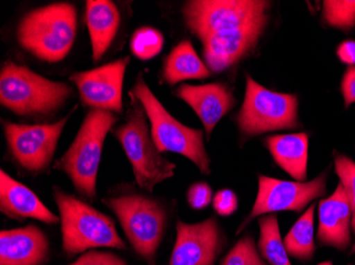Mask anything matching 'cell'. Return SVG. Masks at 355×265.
Masks as SVG:
<instances>
[{"label":"cell","instance_id":"obj_4","mask_svg":"<svg viewBox=\"0 0 355 265\" xmlns=\"http://www.w3.org/2000/svg\"><path fill=\"white\" fill-rule=\"evenodd\" d=\"M117 121V116L112 111L91 109L69 150L55 163V169L63 171L77 192L87 200L96 199L103 143Z\"/></svg>","mask_w":355,"mask_h":265},{"label":"cell","instance_id":"obj_21","mask_svg":"<svg viewBox=\"0 0 355 265\" xmlns=\"http://www.w3.org/2000/svg\"><path fill=\"white\" fill-rule=\"evenodd\" d=\"M211 71L201 61L189 41L178 44L163 66V79L169 85H175L187 80L207 79Z\"/></svg>","mask_w":355,"mask_h":265},{"label":"cell","instance_id":"obj_24","mask_svg":"<svg viewBox=\"0 0 355 265\" xmlns=\"http://www.w3.org/2000/svg\"><path fill=\"white\" fill-rule=\"evenodd\" d=\"M163 46L164 37L155 28H139L131 37V51L137 59L143 61L157 57L162 51Z\"/></svg>","mask_w":355,"mask_h":265},{"label":"cell","instance_id":"obj_17","mask_svg":"<svg viewBox=\"0 0 355 265\" xmlns=\"http://www.w3.org/2000/svg\"><path fill=\"white\" fill-rule=\"evenodd\" d=\"M49 256V241L37 225L0 232V265H43Z\"/></svg>","mask_w":355,"mask_h":265},{"label":"cell","instance_id":"obj_14","mask_svg":"<svg viewBox=\"0 0 355 265\" xmlns=\"http://www.w3.org/2000/svg\"><path fill=\"white\" fill-rule=\"evenodd\" d=\"M267 21L209 35L201 41L205 65L211 73H223L241 61L257 46Z\"/></svg>","mask_w":355,"mask_h":265},{"label":"cell","instance_id":"obj_13","mask_svg":"<svg viewBox=\"0 0 355 265\" xmlns=\"http://www.w3.org/2000/svg\"><path fill=\"white\" fill-rule=\"evenodd\" d=\"M169 265H215L225 247V236L215 218L196 224L179 221Z\"/></svg>","mask_w":355,"mask_h":265},{"label":"cell","instance_id":"obj_33","mask_svg":"<svg viewBox=\"0 0 355 265\" xmlns=\"http://www.w3.org/2000/svg\"><path fill=\"white\" fill-rule=\"evenodd\" d=\"M318 265H333V263L331 262V261H327V262H322L320 263V264Z\"/></svg>","mask_w":355,"mask_h":265},{"label":"cell","instance_id":"obj_12","mask_svg":"<svg viewBox=\"0 0 355 265\" xmlns=\"http://www.w3.org/2000/svg\"><path fill=\"white\" fill-rule=\"evenodd\" d=\"M130 57H123L92 71H80L69 77L77 86L80 100L92 109L123 113V77Z\"/></svg>","mask_w":355,"mask_h":265},{"label":"cell","instance_id":"obj_5","mask_svg":"<svg viewBox=\"0 0 355 265\" xmlns=\"http://www.w3.org/2000/svg\"><path fill=\"white\" fill-rule=\"evenodd\" d=\"M53 197L60 211L65 254L73 256L99 247L121 250L127 247L114 222L105 213L58 187L53 188Z\"/></svg>","mask_w":355,"mask_h":265},{"label":"cell","instance_id":"obj_25","mask_svg":"<svg viewBox=\"0 0 355 265\" xmlns=\"http://www.w3.org/2000/svg\"><path fill=\"white\" fill-rule=\"evenodd\" d=\"M322 17L331 27L343 30H351L355 26L354 1H324Z\"/></svg>","mask_w":355,"mask_h":265},{"label":"cell","instance_id":"obj_10","mask_svg":"<svg viewBox=\"0 0 355 265\" xmlns=\"http://www.w3.org/2000/svg\"><path fill=\"white\" fill-rule=\"evenodd\" d=\"M71 113L49 125L3 123L8 150L17 165L30 173H42L49 167L64 127Z\"/></svg>","mask_w":355,"mask_h":265},{"label":"cell","instance_id":"obj_18","mask_svg":"<svg viewBox=\"0 0 355 265\" xmlns=\"http://www.w3.org/2000/svg\"><path fill=\"white\" fill-rule=\"evenodd\" d=\"M0 210L13 220L35 219L45 224L61 223L31 189L1 170L0 172Z\"/></svg>","mask_w":355,"mask_h":265},{"label":"cell","instance_id":"obj_22","mask_svg":"<svg viewBox=\"0 0 355 265\" xmlns=\"http://www.w3.org/2000/svg\"><path fill=\"white\" fill-rule=\"evenodd\" d=\"M315 205L309 207L285 236L287 254L297 260L308 262L314 257L316 245L314 240Z\"/></svg>","mask_w":355,"mask_h":265},{"label":"cell","instance_id":"obj_11","mask_svg":"<svg viewBox=\"0 0 355 265\" xmlns=\"http://www.w3.org/2000/svg\"><path fill=\"white\" fill-rule=\"evenodd\" d=\"M327 192V174L322 173L311 181H289L259 175L257 200L248 217L241 223L239 234L257 217L278 211L303 210L311 202Z\"/></svg>","mask_w":355,"mask_h":265},{"label":"cell","instance_id":"obj_3","mask_svg":"<svg viewBox=\"0 0 355 265\" xmlns=\"http://www.w3.org/2000/svg\"><path fill=\"white\" fill-rule=\"evenodd\" d=\"M71 86L8 61L0 73V103L19 116H48L65 104Z\"/></svg>","mask_w":355,"mask_h":265},{"label":"cell","instance_id":"obj_34","mask_svg":"<svg viewBox=\"0 0 355 265\" xmlns=\"http://www.w3.org/2000/svg\"><path fill=\"white\" fill-rule=\"evenodd\" d=\"M355 253V243L354 245L352 246V250H351V254H354Z\"/></svg>","mask_w":355,"mask_h":265},{"label":"cell","instance_id":"obj_28","mask_svg":"<svg viewBox=\"0 0 355 265\" xmlns=\"http://www.w3.org/2000/svg\"><path fill=\"white\" fill-rule=\"evenodd\" d=\"M212 188L203 181L191 185L187 191V203L193 210L207 208L213 201Z\"/></svg>","mask_w":355,"mask_h":265},{"label":"cell","instance_id":"obj_6","mask_svg":"<svg viewBox=\"0 0 355 265\" xmlns=\"http://www.w3.org/2000/svg\"><path fill=\"white\" fill-rule=\"evenodd\" d=\"M130 93L146 111L157 150L182 155L196 165L201 173L211 174V159L205 150L203 131L191 129L173 117L149 89L143 75H139Z\"/></svg>","mask_w":355,"mask_h":265},{"label":"cell","instance_id":"obj_29","mask_svg":"<svg viewBox=\"0 0 355 265\" xmlns=\"http://www.w3.org/2000/svg\"><path fill=\"white\" fill-rule=\"evenodd\" d=\"M239 207L236 193L231 189H223L213 197V208L221 217L232 215Z\"/></svg>","mask_w":355,"mask_h":265},{"label":"cell","instance_id":"obj_19","mask_svg":"<svg viewBox=\"0 0 355 265\" xmlns=\"http://www.w3.org/2000/svg\"><path fill=\"white\" fill-rule=\"evenodd\" d=\"M85 21L95 63L101 61L114 41L121 25V14L113 1L87 0Z\"/></svg>","mask_w":355,"mask_h":265},{"label":"cell","instance_id":"obj_7","mask_svg":"<svg viewBox=\"0 0 355 265\" xmlns=\"http://www.w3.org/2000/svg\"><path fill=\"white\" fill-rule=\"evenodd\" d=\"M103 203L116 215L135 253L147 264L155 265L167 227L164 205L137 193L105 197Z\"/></svg>","mask_w":355,"mask_h":265},{"label":"cell","instance_id":"obj_32","mask_svg":"<svg viewBox=\"0 0 355 265\" xmlns=\"http://www.w3.org/2000/svg\"><path fill=\"white\" fill-rule=\"evenodd\" d=\"M337 57L343 63L355 65V42H343L337 48Z\"/></svg>","mask_w":355,"mask_h":265},{"label":"cell","instance_id":"obj_1","mask_svg":"<svg viewBox=\"0 0 355 265\" xmlns=\"http://www.w3.org/2000/svg\"><path fill=\"white\" fill-rule=\"evenodd\" d=\"M77 35V9L69 3H51L26 14L16 37L23 49L46 63L69 55Z\"/></svg>","mask_w":355,"mask_h":265},{"label":"cell","instance_id":"obj_9","mask_svg":"<svg viewBox=\"0 0 355 265\" xmlns=\"http://www.w3.org/2000/svg\"><path fill=\"white\" fill-rule=\"evenodd\" d=\"M241 134L257 136L268 131L298 127V99L262 86L247 75L244 102L236 117Z\"/></svg>","mask_w":355,"mask_h":265},{"label":"cell","instance_id":"obj_8","mask_svg":"<svg viewBox=\"0 0 355 265\" xmlns=\"http://www.w3.org/2000/svg\"><path fill=\"white\" fill-rule=\"evenodd\" d=\"M269 1L262 0H193L187 1L183 16L187 29L200 42L209 35L268 21Z\"/></svg>","mask_w":355,"mask_h":265},{"label":"cell","instance_id":"obj_23","mask_svg":"<svg viewBox=\"0 0 355 265\" xmlns=\"http://www.w3.org/2000/svg\"><path fill=\"white\" fill-rule=\"evenodd\" d=\"M260 238L257 250L268 265H292L281 237L278 218L275 213L263 215L259 219Z\"/></svg>","mask_w":355,"mask_h":265},{"label":"cell","instance_id":"obj_30","mask_svg":"<svg viewBox=\"0 0 355 265\" xmlns=\"http://www.w3.org/2000/svg\"><path fill=\"white\" fill-rule=\"evenodd\" d=\"M69 265H128L127 262L117 255L112 253L93 252L87 253L80 257L76 262Z\"/></svg>","mask_w":355,"mask_h":265},{"label":"cell","instance_id":"obj_27","mask_svg":"<svg viewBox=\"0 0 355 265\" xmlns=\"http://www.w3.org/2000/svg\"><path fill=\"white\" fill-rule=\"evenodd\" d=\"M335 172L340 177V184L344 187L352 210V227L355 235V163L345 155L335 156Z\"/></svg>","mask_w":355,"mask_h":265},{"label":"cell","instance_id":"obj_20","mask_svg":"<svg viewBox=\"0 0 355 265\" xmlns=\"http://www.w3.org/2000/svg\"><path fill=\"white\" fill-rule=\"evenodd\" d=\"M273 161L297 181L308 177L309 137L305 133L273 135L265 140Z\"/></svg>","mask_w":355,"mask_h":265},{"label":"cell","instance_id":"obj_15","mask_svg":"<svg viewBox=\"0 0 355 265\" xmlns=\"http://www.w3.org/2000/svg\"><path fill=\"white\" fill-rule=\"evenodd\" d=\"M175 97L189 105L198 115L205 127L207 138L211 137L217 123L235 105L230 87L223 83L205 85L182 84L175 91Z\"/></svg>","mask_w":355,"mask_h":265},{"label":"cell","instance_id":"obj_2","mask_svg":"<svg viewBox=\"0 0 355 265\" xmlns=\"http://www.w3.org/2000/svg\"><path fill=\"white\" fill-rule=\"evenodd\" d=\"M130 161L135 181L153 192L157 185L175 175V165L157 150L148 127V117L137 97L129 91L125 122L112 129Z\"/></svg>","mask_w":355,"mask_h":265},{"label":"cell","instance_id":"obj_26","mask_svg":"<svg viewBox=\"0 0 355 265\" xmlns=\"http://www.w3.org/2000/svg\"><path fill=\"white\" fill-rule=\"evenodd\" d=\"M220 265H268L259 254L254 239L245 236L225 255Z\"/></svg>","mask_w":355,"mask_h":265},{"label":"cell","instance_id":"obj_16","mask_svg":"<svg viewBox=\"0 0 355 265\" xmlns=\"http://www.w3.org/2000/svg\"><path fill=\"white\" fill-rule=\"evenodd\" d=\"M318 221L319 244L338 250H347L350 246L352 210L340 183L329 199L319 202Z\"/></svg>","mask_w":355,"mask_h":265},{"label":"cell","instance_id":"obj_31","mask_svg":"<svg viewBox=\"0 0 355 265\" xmlns=\"http://www.w3.org/2000/svg\"><path fill=\"white\" fill-rule=\"evenodd\" d=\"M342 93L346 107L355 102V66L349 67L343 77Z\"/></svg>","mask_w":355,"mask_h":265}]
</instances>
